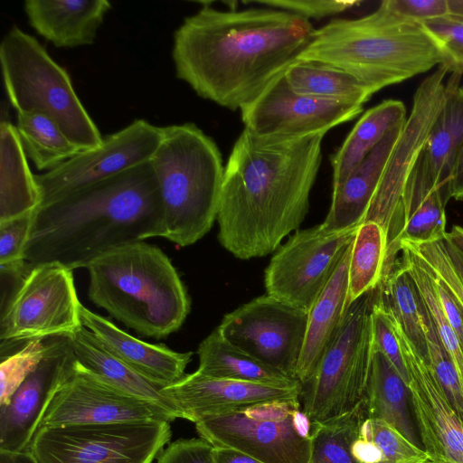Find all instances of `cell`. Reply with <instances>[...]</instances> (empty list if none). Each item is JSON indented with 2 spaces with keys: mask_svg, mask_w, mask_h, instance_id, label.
<instances>
[{
  "mask_svg": "<svg viewBox=\"0 0 463 463\" xmlns=\"http://www.w3.org/2000/svg\"><path fill=\"white\" fill-rule=\"evenodd\" d=\"M314 32L308 19L285 10L204 5L174 33L175 74L198 96L241 109L285 71Z\"/></svg>",
  "mask_w": 463,
  "mask_h": 463,
  "instance_id": "6da1fadb",
  "label": "cell"
},
{
  "mask_svg": "<svg viewBox=\"0 0 463 463\" xmlns=\"http://www.w3.org/2000/svg\"><path fill=\"white\" fill-rule=\"evenodd\" d=\"M324 136L262 137L243 129L224 166L217 222L225 250L241 260L266 256L300 226Z\"/></svg>",
  "mask_w": 463,
  "mask_h": 463,
  "instance_id": "7a4b0ae2",
  "label": "cell"
},
{
  "mask_svg": "<svg viewBox=\"0 0 463 463\" xmlns=\"http://www.w3.org/2000/svg\"><path fill=\"white\" fill-rule=\"evenodd\" d=\"M163 235L160 191L147 161L38 207L24 258L73 270L114 247Z\"/></svg>",
  "mask_w": 463,
  "mask_h": 463,
  "instance_id": "3957f363",
  "label": "cell"
},
{
  "mask_svg": "<svg viewBox=\"0 0 463 463\" xmlns=\"http://www.w3.org/2000/svg\"><path fill=\"white\" fill-rule=\"evenodd\" d=\"M296 60L342 69L373 95L440 65V52L421 24L405 20L382 2L372 14L334 19L315 29Z\"/></svg>",
  "mask_w": 463,
  "mask_h": 463,
  "instance_id": "277c9868",
  "label": "cell"
},
{
  "mask_svg": "<svg viewBox=\"0 0 463 463\" xmlns=\"http://www.w3.org/2000/svg\"><path fill=\"white\" fill-rule=\"evenodd\" d=\"M92 303L142 335L165 338L190 312L185 287L167 255L144 241L114 247L86 266Z\"/></svg>",
  "mask_w": 463,
  "mask_h": 463,
  "instance_id": "5b68a950",
  "label": "cell"
},
{
  "mask_svg": "<svg viewBox=\"0 0 463 463\" xmlns=\"http://www.w3.org/2000/svg\"><path fill=\"white\" fill-rule=\"evenodd\" d=\"M152 164L162 202L164 235L185 247L217 220L224 173L215 142L193 123L163 127Z\"/></svg>",
  "mask_w": 463,
  "mask_h": 463,
  "instance_id": "8992f818",
  "label": "cell"
},
{
  "mask_svg": "<svg viewBox=\"0 0 463 463\" xmlns=\"http://www.w3.org/2000/svg\"><path fill=\"white\" fill-rule=\"evenodd\" d=\"M0 63L6 94L17 112L47 115L81 151L102 143L69 74L36 39L14 25L1 41Z\"/></svg>",
  "mask_w": 463,
  "mask_h": 463,
  "instance_id": "52a82bcc",
  "label": "cell"
},
{
  "mask_svg": "<svg viewBox=\"0 0 463 463\" xmlns=\"http://www.w3.org/2000/svg\"><path fill=\"white\" fill-rule=\"evenodd\" d=\"M378 285L345 309L311 378L301 385L303 412L321 423L355 408L365 396L373 353L371 314Z\"/></svg>",
  "mask_w": 463,
  "mask_h": 463,
  "instance_id": "ba28073f",
  "label": "cell"
},
{
  "mask_svg": "<svg viewBox=\"0 0 463 463\" xmlns=\"http://www.w3.org/2000/svg\"><path fill=\"white\" fill-rule=\"evenodd\" d=\"M199 438L264 463H309L311 421L300 400L256 404L196 421Z\"/></svg>",
  "mask_w": 463,
  "mask_h": 463,
  "instance_id": "9c48e42d",
  "label": "cell"
},
{
  "mask_svg": "<svg viewBox=\"0 0 463 463\" xmlns=\"http://www.w3.org/2000/svg\"><path fill=\"white\" fill-rule=\"evenodd\" d=\"M171 436L165 420L42 427L28 450L38 463H153Z\"/></svg>",
  "mask_w": 463,
  "mask_h": 463,
  "instance_id": "30bf717a",
  "label": "cell"
},
{
  "mask_svg": "<svg viewBox=\"0 0 463 463\" xmlns=\"http://www.w3.org/2000/svg\"><path fill=\"white\" fill-rule=\"evenodd\" d=\"M73 270L58 262L33 265L9 300L1 306L2 354L16 343L71 336L83 325Z\"/></svg>",
  "mask_w": 463,
  "mask_h": 463,
  "instance_id": "8fae6325",
  "label": "cell"
},
{
  "mask_svg": "<svg viewBox=\"0 0 463 463\" xmlns=\"http://www.w3.org/2000/svg\"><path fill=\"white\" fill-rule=\"evenodd\" d=\"M448 71L439 65L417 88L410 115L390 153L364 222L378 223L386 235L383 270L401 251L400 207L405 184L422 153L446 97ZM362 222V223H363Z\"/></svg>",
  "mask_w": 463,
  "mask_h": 463,
  "instance_id": "7c38bea8",
  "label": "cell"
},
{
  "mask_svg": "<svg viewBox=\"0 0 463 463\" xmlns=\"http://www.w3.org/2000/svg\"><path fill=\"white\" fill-rule=\"evenodd\" d=\"M358 227L333 232L319 224L297 231L277 249L266 268L267 294L309 312L352 244Z\"/></svg>",
  "mask_w": 463,
  "mask_h": 463,
  "instance_id": "4fadbf2b",
  "label": "cell"
},
{
  "mask_svg": "<svg viewBox=\"0 0 463 463\" xmlns=\"http://www.w3.org/2000/svg\"><path fill=\"white\" fill-rule=\"evenodd\" d=\"M308 312L268 294L226 314L217 330L232 345L297 379Z\"/></svg>",
  "mask_w": 463,
  "mask_h": 463,
  "instance_id": "5bb4252c",
  "label": "cell"
},
{
  "mask_svg": "<svg viewBox=\"0 0 463 463\" xmlns=\"http://www.w3.org/2000/svg\"><path fill=\"white\" fill-rule=\"evenodd\" d=\"M163 139V128L136 119L103 137L95 148L80 151L58 167L35 175L40 206L74 191L150 161ZM39 206V207H40Z\"/></svg>",
  "mask_w": 463,
  "mask_h": 463,
  "instance_id": "9a60e30c",
  "label": "cell"
},
{
  "mask_svg": "<svg viewBox=\"0 0 463 463\" xmlns=\"http://www.w3.org/2000/svg\"><path fill=\"white\" fill-rule=\"evenodd\" d=\"M175 419L158 403L113 387L76 360L73 371L54 393L38 428L139 420L171 422Z\"/></svg>",
  "mask_w": 463,
  "mask_h": 463,
  "instance_id": "2e32d148",
  "label": "cell"
},
{
  "mask_svg": "<svg viewBox=\"0 0 463 463\" xmlns=\"http://www.w3.org/2000/svg\"><path fill=\"white\" fill-rule=\"evenodd\" d=\"M284 72L253 101L240 109L244 128L250 133L262 137L282 138L326 134L362 113L361 105L296 92L288 83Z\"/></svg>",
  "mask_w": 463,
  "mask_h": 463,
  "instance_id": "e0dca14e",
  "label": "cell"
},
{
  "mask_svg": "<svg viewBox=\"0 0 463 463\" xmlns=\"http://www.w3.org/2000/svg\"><path fill=\"white\" fill-rule=\"evenodd\" d=\"M43 357L0 406V449L26 451L54 393L76 364L71 336L45 338Z\"/></svg>",
  "mask_w": 463,
  "mask_h": 463,
  "instance_id": "ac0fdd59",
  "label": "cell"
},
{
  "mask_svg": "<svg viewBox=\"0 0 463 463\" xmlns=\"http://www.w3.org/2000/svg\"><path fill=\"white\" fill-rule=\"evenodd\" d=\"M393 323L410 375L415 424L429 463H463V417L448 400L427 361Z\"/></svg>",
  "mask_w": 463,
  "mask_h": 463,
  "instance_id": "d6986e66",
  "label": "cell"
},
{
  "mask_svg": "<svg viewBox=\"0 0 463 463\" xmlns=\"http://www.w3.org/2000/svg\"><path fill=\"white\" fill-rule=\"evenodd\" d=\"M301 384L279 387L214 378L198 372L186 374L165 392L181 419L196 422L203 417L227 413L260 403L300 400Z\"/></svg>",
  "mask_w": 463,
  "mask_h": 463,
  "instance_id": "ffe728a7",
  "label": "cell"
},
{
  "mask_svg": "<svg viewBox=\"0 0 463 463\" xmlns=\"http://www.w3.org/2000/svg\"><path fill=\"white\" fill-rule=\"evenodd\" d=\"M83 326L91 331L114 356L146 378L169 386L185 375L193 353H179L163 345L142 341L118 327L109 319L81 307Z\"/></svg>",
  "mask_w": 463,
  "mask_h": 463,
  "instance_id": "44dd1931",
  "label": "cell"
},
{
  "mask_svg": "<svg viewBox=\"0 0 463 463\" xmlns=\"http://www.w3.org/2000/svg\"><path fill=\"white\" fill-rule=\"evenodd\" d=\"M111 4L107 0H26L29 24L54 46L92 44Z\"/></svg>",
  "mask_w": 463,
  "mask_h": 463,
  "instance_id": "7402d4cb",
  "label": "cell"
},
{
  "mask_svg": "<svg viewBox=\"0 0 463 463\" xmlns=\"http://www.w3.org/2000/svg\"><path fill=\"white\" fill-rule=\"evenodd\" d=\"M404 122L392 128L345 181L333 188L332 203L321 223L325 229L338 232L358 227L364 222Z\"/></svg>",
  "mask_w": 463,
  "mask_h": 463,
  "instance_id": "603a6c76",
  "label": "cell"
},
{
  "mask_svg": "<svg viewBox=\"0 0 463 463\" xmlns=\"http://www.w3.org/2000/svg\"><path fill=\"white\" fill-rule=\"evenodd\" d=\"M449 200L429 174L421 153L402 196L400 249L402 241L425 243L442 240L447 232L445 206Z\"/></svg>",
  "mask_w": 463,
  "mask_h": 463,
  "instance_id": "cb8c5ba5",
  "label": "cell"
},
{
  "mask_svg": "<svg viewBox=\"0 0 463 463\" xmlns=\"http://www.w3.org/2000/svg\"><path fill=\"white\" fill-rule=\"evenodd\" d=\"M351 248L352 244L308 312L305 341L296 373L301 385L313 375L345 311Z\"/></svg>",
  "mask_w": 463,
  "mask_h": 463,
  "instance_id": "d4e9b609",
  "label": "cell"
},
{
  "mask_svg": "<svg viewBox=\"0 0 463 463\" xmlns=\"http://www.w3.org/2000/svg\"><path fill=\"white\" fill-rule=\"evenodd\" d=\"M77 362L113 387L136 397L158 403L181 418L180 411L165 392L166 386L140 374L109 353L85 326L71 335Z\"/></svg>",
  "mask_w": 463,
  "mask_h": 463,
  "instance_id": "484cf974",
  "label": "cell"
},
{
  "mask_svg": "<svg viewBox=\"0 0 463 463\" xmlns=\"http://www.w3.org/2000/svg\"><path fill=\"white\" fill-rule=\"evenodd\" d=\"M364 401L369 418L385 421L422 449L409 385L390 360L375 349L372 353Z\"/></svg>",
  "mask_w": 463,
  "mask_h": 463,
  "instance_id": "4316f807",
  "label": "cell"
},
{
  "mask_svg": "<svg viewBox=\"0 0 463 463\" xmlns=\"http://www.w3.org/2000/svg\"><path fill=\"white\" fill-rule=\"evenodd\" d=\"M377 301L402 329L416 352L427 361V331L430 317L402 258L397 259L382 276L378 284Z\"/></svg>",
  "mask_w": 463,
  "mask_h": 463,
  "instance_id": "83f0119b",
  "label": "cell"
},
{
  "mask_svg": "<svg viewBox=\"0 0 463 463\" xmlns=\"http://www.w3.org/2000/svg\"><path fill=\"white\" fill-rule=\"evenodd\" d=\"M41 194L16 128L0 123V222L35 212Z\"/></svg>",
  "mask_w": 463,
  "mask_h": 463,
  "instance_id": "f1b7e54d",
  "label": "cell"
},
{
  "mask_svg": "<svg viewBox=\"0 0 463 463\" xmlns=\"http://www.w3.org/2000/svg\"><path fill=\"white\" fill-rule=\"evenodd\" d=\"M460 79L461 75L450 73L446 82L444 104L422 151L429 174L449 197L448 184L452 165L463 146V86Z\"/></svg>",
  "mask_w": 463,
  "mask_h": 463,
  "instance_id": "f546056e",
  "label": "cell"
},
{
  "mask_svg": "<svg viewBox=\"0 0 463 463\" xmlns=\"http://www.w3.org/2000/svg\"><path fill=\"white\" fill-rule=\"evenodd\" d=\"M197 354L196 372L205 376L279 387L300 384L232 345L217 328L201 342Z\"/></svg>",
  "mask_w": 463,
  "mask_h": 463,
  "instance_id": "4dcf8cb0",
  "label": "cell"
},
{
  "mask_svg": "<svg viewBox=\"0 0 463 463\" xmlns=\"http://www.w3.org/2000/svg\"><path fill=\"white\" fill-rule=\"evenodd\" d=\"M406 118V108L398 99H385L366 110L331 156L333 188L341 184L387 132Z\"/></svg>",
  "mask_w": 463,
  "mask_h": 463,
  "instance_id": "1f68e13d",
  "label": "cell"
},
{
  "mask_svg": "<svg viewBox=\"0 0 463 463\" xmlns=\"http://www.w3.org/2000/svg\"><path fill=\"white\" fill-rule=\"evenodd\" d=\"M284 75L293 90L318 99L363 106L373 96L352 74L317 61L295 60Z\"/></svg>",
  "mask_w": 463,
  "mask_h": 463,
  "instance_id": "d6a6232c",
  "label": "cell"
},
{
  "mask_svg": "<svg viewBox=\"0 0 463 463\" xmlns=\"http://www.w3.org/2000/svg\"><path fill=\"white\" fill-rule=\"evenodd\" d=\"M15 128L26 156L39 171H51L81 151L40 111L17 112Z\"/></svg>",
  "mask_w": 463,
  "mask_h": 463,
  "instance_id": "836d02e7",
  "label": "cell"
},
{
  "mask_svg": "<svg viewBox=\"0 0 463 463\" xmlns=\"http://www.w3.org/2000/svg\"><path fill=\"white\" fill-rule=\"evenodd\" d=\"M386 255V235L376 222H364L356 231L348 266L345 309L380 282Z\"/></svg>",
  "mask_w": 463,
  "mask_h": 463,
  "instance_id": "e575fe53",
  "label": "cell"
},
{
  "mask_svg": "<svg viewBox=\"0 0 463 463\" xmlns=\"http://www.w3.org/2000/svg\"><path fill=\"white\" fill-rule=\"evenodd\" d=\"M353 452L359 463H429L426 451L383 420H364Z\"/></svg>",
  "mask_w": 463,
  "mask_h": 463,
  "instance_id": "d590c367",
  "label": "cell"
},
{
  "mask_svg": "<svg viewBox=\"0 0 463 463\" xmlns=\"http://www.w3.org/2000/svg\"><path fill=\"white\" fill-rule=\"evenodd\" d=\"M367 417L364 399L352 411L321 423H311L309 463H359L353 448Z\"/></svg>",
  "mask_w": 463,
  "mask_h": 463,
  "instance_id": "8d00e7d4",
  "label": "cell"
},
{
  "mask_svg": "<svg viewBox=\"0 0 463 463\" xmlns=\"http://www.w3.org/2000/svg\"><path fill=\"white\" fill-rule=\"evenodd\" d=\"M401 252L402 259L422 297L441 345L456 367L463 389V345L442 310L434 275L423 259L408 245L401 244Z\"/></svg>",
  "mask_w": 463,
  "mask_h": 463,
  "instance_id": "74e56055",
  "label": "cell"
},
{
  "mask_svg": "<svg viewBox=\"0 0 463 463\" xmlns=\"http://www.w3.org/2000/svg\"><path fill=\"white\" fill-rule=\"evenodd\" d=\"M45 349L44 339H34L14 353L1 357L0 406L8 402L15 390L37 366Z\"/></svg>",
  "mask_w": 463,
  "mask_h": 463,
  "instance_id": "f35d334b",
  "label": "cell"
},
{
  "mask_svg": "<svg viewBox=\"0 0 463 463\" xmlns=\"http://www.w3.org/2000/svg\"><path fill=\"white\" fill-rule=\"evenodd\" d=\"M439 48L448 72L463 75V21L450 15L421 23Z\"/></svg>",
  "mask_w": 463,
  "mask_h": 463,
  "instance_id": "ab89813d",
  "label": "cell"
},
{
  "mask_svg": "<svg viewBox=\"0 0 463 463\" xmlns=\"http://www.w3.org/2000/svg\"><path fill=\"white\" fill-rule=\"evenodd\" d=\"M427 363L448 400L463 417V389L459 377L452 360L441 345L431 318L427 331Z\"/></svg>",
  "mask_w": 463,
  "mask_h": 463,
  "instance_id": "60d3db41",
  "label": "cell"
},
{
  "mask_svg": "<svg viewBox=\"0 0 463 463\" xmlns=\"http://www.w3.org/2000/svg\"><path fill=\"white\" fill-rule=\"evenodd\" d=\"M371 322L373 349L381 351L390 360L399 374L409 385L410 375L405 364L393 320L378 303L377 299L372 310Z\"/></svg>",
  "mask_w": 463,
  "mask_h": 463,
  "instance_id": "b9f144b4",
  "label": "cell"
},
{
  "mask_svg": "<svg viewBox=\"0 0 463 463\" xmlns=\"http://www.w3.org/2000/svg\"><path fill=\"white\" fill-rule=\"evenodd\" d=\"M402 243L419 254L446 284L463 312V285L452 267L442 240L425 243L402 241L401 244Z\"/></svg>",
  "mask_w": 463,
  "mask_h": 463,
  "instance_id": "7bdbcfd3",
  "label": "cell"
},
{
  "mask_svg": "<svg viewBox=\"0 0 463 463\" xmlns=\"http://www.w3.org/2000/svg\"><path fill=\"white\" fill-rule=\"evenodd\" d=\"M33 216L34 212L0 222V264L24 260Z\"/></svg>",
  "mask_w": 463,
  "mask_h": 463,
  "instance_id": "ee69618b",
  "label": "cell"
},
{
  "mask_svg": "<svg viewBox=\"0 0 463 463\" xmlns=\"http://www.w3.org/2000/svg\"><path fill=\"white\" fill-rule=\"evenodd\" d=\"M253 3L299 14L307 19H321L345 12L361 1L339 0H256Z\"/></svg>",
  "mask_w": 463,
  "mask_h": 463,
  "instance_id": "f6af8a7d",
  "label": "cell"
},
{
  "mask_svg": "<svg viewBox=\"0 0 463 463\" xmlns=\"http://www.w3.org/2000/svg\"><path fill=\"white\" fill-rule=\"evenodd\" d=\"M213 449L201 438L179 439L164 449L156 463H213Z\"/></svg>",
  "mask_w": 463,
  "mask_h": 463,
  "instance_id": "bcb514c9",
  "label": "cell"
},
{
  "mask_svg": "<svg viewBox=\"0 0 463 463\" xmlns=\"http://www.w3.org/2000/svg\"><path fill=\"white\" fill-rule=\"evenodd\" d=\"M396 15L418 24L449 15L448 0H385Z\"/></svg>",
  "mask_w": 463,
  "mask_h": 463,
  "instance_id": "7dc6e473",
  "label": "cell"
},
{
  "mask_svg": "<svg viewBox=\"0 0 463 463\" xmlns=\"http://www.w3.org/2000/svg\"><path fill=\"white\" fill-rule=\"evenodd\" d=\"M432 273L442 310L463 345V312L446 284L433 271Z\"/></svg>",
  "mask_w": 463,
  "mask_h": 463,
  "instance_id": "c3c4849f",
  "label": "cell"
},
{
  "mask_svg": "<svg viewBox=\"0 0 463 463\" xmlns=\"http://www.w3.org/2000/svg\"><path fill=\"white\" fill-rule=\"evenodd\" d=\"M448 189L450 198L456 200L463 199V146L453 163Z\"/></svg>",
  "mask_w": 463,
  "mask_h": 463,
  "instance_id": "681fc988",
  "label": "cell"
},
{
  "mask_svg": "<svg viewBox=\"0 0 463 463\" xmlns=\"http://www.w3.org/2000/svg\"><path fill=\"white\" fill-rule=\"evenodd\" d=\"M213 463H264L246 453L240 450L213 447Z\"/></svg>",
  "mask_w": 463,
  "mask_h": 463,
  "instance_id": "f907efd6",
  "label": "cell"
},
{
  "mask_svg": "<svg viewBox=\"0 0 463 463\" xmlns=\"http://www.w3.org/2000/svg\"><path fill=\"white\" fill-rule=\"evenodd\" d=\"M0 463H38L29 451H7L0 449Z\"/></svg>",
  "mask_w": 463,
  "mask_h": 463,
  "instance_id": "816d5d0a",
  "label": "cell"
},
{
  "mask_svg": "<svg viewBox=\"0 0 463 463\" xmlns=\"http://www.w3.org/2000/svg\"><path fill=\"white\" fill-rule=\"evenodd\" d=\"M442 241L452 267L463 285V256L459 254L444 238L442 239Z\"/></svg>",
  "mask_w": 463,
  "mask_h": 463,
  "instance_id": "f5cc1de1",
  "label": "cell"
},
{
  "mask_svg": "<svg viewBox=\"0 0 463 463\" xmlns=\"http://www.w3.org/2000/svg\"><path fill=\"white\" fill-rule=\"evenodd\" d=\"M444 239L463 256V228L460 226H453L452 229L446 232Z\"/></svg>",
  "mask_w": 463,
  "mask_h": 463,
  "instance_id": "db71d44e",
  "label": "cell"
},
{
  "mask_svg": "<svg viewBox=\"0 0 463 463\" xmlns=\"http://www.w3.org/2000/svg\"><path fill=\"white\" fill-rule=\"evenodd\" d=\"M449 15L463 21V0H448Z\"/></svg>",
  "mask_w": 463,
  "mask_h": 463,
  "instance_id": "11a10c76",
  "label": "cell"
}]
</instances>
